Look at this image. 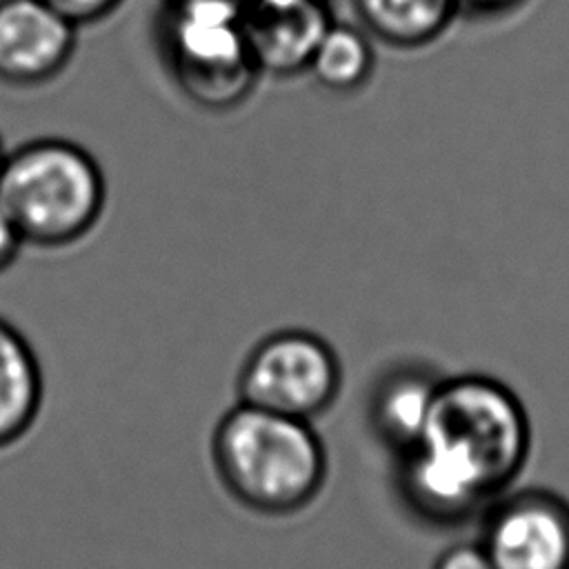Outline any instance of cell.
Returning <instances> with one entry per match:
<instances>
[{
  "label": "cell",
  "instance_id": "obj_11",
  "mask_svg": "<svg viewBox=\"0 0 569 569\" xmlns=\"http://www.w3.org/2000/svg\"><path fill=\"white\" fill-rule=\"evenodd\" d=\"M351 4L362 29L393 49L427 47L458 18L453 0H351Z\"/></svg>",
  "mask_w": 569,
  "mask_h": 569
},
{
  "label": "cell",
  "instance_id": "obj_8",
  "mask_svg": "<svg viewBox=\"0 0 569 569\" xmlns=\"http://www.w3.org/2000/svg\"><path fill=\"white\" fill-rule=\"evenodd\" d=\"M331 22L327 0H249L242 9L244 36L262 76L305 73Z\"/></svg>",
  "mask_w": 569,
  "mask_h": 569
},
{
  "label": "cell",
  "instance_id": "obj_6",
  "mask_svg": "<svg viewBox=\"0 0 569 569\" xmlns=\"http://www.w3.org/2000/svg\"><path fill=\"white\" fill-rule=\"evenodd\" d=\"M478 540L496 569H569V500L538 487L500 493Z\"/></svg>",
  "mask_w": 569,
  "mask_h": 569
},
{
  "label": "cell",
  "instance_id": "obj_7",
  "mask_svg": "<svg viewBox=\"0 0 569 569\" xmlns=\"http://www.w3.org/2000/svg\"><path fill=\"white\" fill-rule=\"evenodd\" d=\"M78 27L42 0H0V82L31 89L69 64Z\"/></svg>",
  "mask_w": 569,
  "mask_h": 569
},
{
  "label": "cell",
  "instance_id": "obj_9",
  "mask_svg": "<svg viewBox=\"0 0 569 569\" xmlns=\"http://www.w3.org/2000/svg\"><path fill=\"white\" fill-rule=\"evenodd\" d=\"M42 396L36 351L11 322L0 318V451L27 436L38 420Z\"/></svg>",
  "mask_w": 569,
  "mask_h": 569
},
{
  "label": "cell",
  "instance_id": "obj_16",
  "mask_svg": "<svg viewBox=\"0 0 569 569\" xmlns=\"http://www.w3.org/2000/svg\"><path fill=\"white\" fill-rule=\"evenodd\" d=\"M22 247H24V240L18 227L13 224L9 213L0 207V273L7 271L18 260Z\"/></svg>",
  "mask_w": 569,
  "mask_h": 569
},
{
  "label": "cell",
  "instance_id": "obj_12",
  "mask_svg": "<svg viewBox=\"0 0 569 569\" xmlns=\"http://www.w3.org/2000/svg\"><path fill=\"white\" fill-rule=\"evenodd\" d=\"M371 36L362 27L331 22L322 33L307 73L327 91L351 93L362 89L376 67Z\"/></svg>",
  "mask_w": 569,
  "mask_h": 569
},
{
  "label": "cell",
  "instance_id": "obj_18",
  "mask_svg": "<svg viewBox=\"0 0 569 569\" xmlns=\"http://www.w3.org/2000/svg\"><path fill=\"white\" fill-rule=\"evenodd\" d=\"M162 2H173V0H162ZM231 2H238V4H242V7H244L249 0H231Z\"/></svg>",
  "mask_w": 569,
  "mask_h": 569
},
{
  "label": "cell",
  "instance_id": "obj_2",
  "mask_svg": "<svg viewBox=\"0 0 569 569\" xmlns=\"http://www.w3.org/2000/svg\"><path fill=\"white\" fill-rule=\"evenodd\" d=\"M211 462L224 491L260 516L302 511L329 471L325 442L309 420L240 400L216 422Z\"/></svg>",
  "mask_w": 569,
  "mask_h": 569
},
{
  "label": "cell",
  "instance_id": "obj_4",
  "mask_svg": "<svg viewBox=\"0 0 569 569\" xmlns=\"http://www.w3.org/2000/svg\"><path fill=\"white\" fill-rule=\"evenodd\" d=\"M242 4L231 0L162 2L156 42L178 91L196 107L227 111L242 104L260 80Z\"/></svg>",
  "mask_w": 569,
  "mask_h": 569
},
{
  "label": "cell",
  "instance_id": "obj_13",
  "mask_svg": "<svg viewBox=\"0 0 569 569\" xmlns=\"http://www.w3.org/2000/svg\"><path fill=\"white\" fill-rule=\"evenodd\" d=\"M71 20L78 29L111 16L124 0H42Z\"/></svg>",
  "mask_w": 569,
  "mask_h": 569
},
{
  "label": "cell",
  "instance_id": "obj_1",
  "mask_svg": "<svg viewBox=\"0 0 569 569\" xmlns=\"http://www.w3.org/2000/svg\"><path fill=\"white\" fill-rule=\"evenodd\" d=\"M529 449L527 409L505 382L440 378L420 440L400 453V493L427 522H462L507 491Z\"/></svg>",
  "mask_w": 569,
  "mask_h": 569
},
{
  "label": "cell",
  "instance_id": "obj_5",
  "mask_svg": "<svg viewBox=\"0 0 569 569\" xmlns=\"http://www.w3.org/2000/svg\"><path fill=\"white\" fill-rule=\"evenodd\" d=\"M342 367L333 347L307 329L258 340L238 371V400L313 422L338 398Z\"/></svg>",
  "mask_w": 569,
  "mask_h": 569
},
{
  "label": "cell",
  "instance_id": "obj_14",
  "mask_svg": "<svg viewBox=\"0 0 569 569\" xmlns=\"http://www.w3.org/2000/svg\"><path fill=\"white\" fill-rule=\"evenodd\" d=\"M431 569H496L480 540L453 542L438 553Z\"/></svg>",
  "mask_w": 569,
  "mask_h": 569
},
{
  "label": "cell",
  "instance_id": "obj_3",
  "mask_svg": "<svg viewBox=\"0 0 569 569\" xmlns=\"http://www.w3.org/2000/svg\"><path fill=\"white\" fill-rule=\"evenodd\" d=\"M104 200L100 164L71 140L36 138L4 156L0 207L24 244L60 249L82 240L98 224Z\"/></svg>",
  "mask_w": 569,
  "mask_h": 569
},
{
  "label": "cell",
  "instance_id": "obj_17",
  "mask_svg": "<svg viewBox=\"0 0 569 569\" xmlns=\"http://www.w3.org/2000/svg\"><path fill=\"white\" fill-rule=\"evenodd\" d=\"M4 156H7V151H4V147H2V142H0V169H2V162H4Z\"/></svg>",
  "mask_w": 569,
  "mask_h": 569
},
{
  "label": "cell",
  "instance_id": "obj_15",
  "mask_svg": "<svg viewBox=\"0 0 569 569\" xmlns=\"http://www.w3.org/2000/svg\"><path fill=\"white\" fill-rule=\"evenodd\" d=\"M527 0H453L458 16L473 18V20H489L513 13Z\"/></svg>",
  "mask_w": 569,
  "mask_h": 569
},
{
  "label": "cell",
  "instance_id": "obj_10",
  "mask_svg": "<svg viewBox=\"0 0 569 569\" xmlns=\"http://www.w3.org/2000/svg\"><path fill=\"white\" fill-rule=\"evenodd\" d=\"M425 369L402 367L387 373L371 398V422L380 438L400 453L411 449L427 425L438 387Z\"/></svg>",
  "mask_w": 569,
  "mask_h": 569
}]
</instances>
